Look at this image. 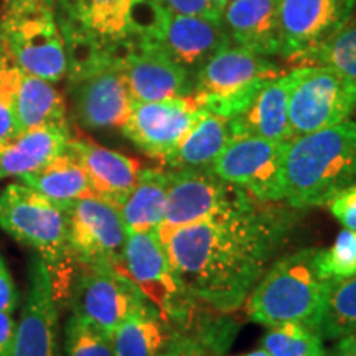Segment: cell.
Returning <instances> with one entry per match:
<instances>
[{
    "mask_svg": "<svg viewBox=\"0 0 356 356\" xmlns=\"http://www.w3.org/2000/svg\"><path fill=\"white\" fill-rule=\"evenodd\" d=\"M273 204L252 200L159 236L178 282L195 300L222 314L246 302L289 229L286 213Z\"/></svg>",
    "mask_w": 356,
    "mask_h": 356,
    "instance_id": "6da1fadb",
    "label": "cell"
},
{
    "mask_svg": "<svg viewBox=\"0 0 356 356\" xmlns=\"http://www.w3.org/2000/svg\"><path fill=\"white\" fill-rule=\"evenodd\" d=\"M356 181V122L292 137L284 155V203L296 210L325 207Z\"/></svg>",
    "mask_w": 356,
    "mask_h": 356,
    "instance_id": "7a4b0ae2",
    "label": "cell"
},
{
    "mask_svg": "<svg viewBox=\"0 0 356 356\" xmlns=\"http://www.w3.org/2000/svg\"><path fill=\"white\" fill-rule=\"evenodd\" d=\"M142 3L144 0H55L70 78L122 60L139 40Z\"/></svg>",
    "mask_w": 356,
    "mask_h": 356,
    "instance_id": "3957f363",
    "label": "cell"
},
{
    "mask_svg": "<svg viewBox=\"0 0 356 356\" xmlns=\"http://www.w3.org/2000/svg\"><path fill=\"white\" fill-rule=\"evenodd\" d=\"M0 228L37 252L58 307L68 305L78 266L70 246L66 210L22 181H13L0 191Z\"/></svg>",
    "mask_w": 356,
    "mask_h": 356,
    "instance_id": "277c9868",
    "label": "cell"
},
{
    "mask_svg": "<svg viewBox=\"0 0 356 356\" xmlns=\"http://www.w3.org/2000/svg\"><path fill=\"white\" fill-rule=\"evenodd\" d=\"M317 248H305L280 257L256 284L246 299L251 322L270 328L296 322L318 332L335 282L320 273Z\"/></svg>",
    "mask_w": 356,
    "mask_h": 356,
    "instance_id": "5b68a950",
    "label": "cell"
},
{
    "mask_svg": "<svg viewBox=\"0 0 356 356\" xmlns=\"http://www.w3.org/2000/svg\"><path fill=\"white\" fill-rule=\"evenodd\" d=\"M0 42L25 73L50 83L68 74V56L55 10L43 0H6Z\"/></svg>",
    "mask_w": 356,
    "mask_h": 356,
    "instance_id": "8992f818",
    "label": "cell"
},
{
    "mask_svg": "<svg viewBox=\"0 0 356 356\" xmlns=\"http://www.w3.org/2000/svg\"><path fill=\"white\" fill-rule=\"evenodd\" d=\"M284 71L273 58L229 44L204 63L193 79L191 97L207 113L233 119Z\"/></svg>",
    "mask_w": 356,
    "mask_h": 356,
    "instance_id": "52a82bcc",
    "label": "cell"
},
{
    "mask_svg": "<svg viewBox=\"0 0 356 356\" xmlns=\"http://www.w3.org/2000/svg\"><path fill=\"white\" fill-rule=\"evenodd\" d=\"M137 24V43L154 44L193 79L213 55L233 44L222 19L173 13L155 0H144Z\"/></svg>",
    "mask_w": 356,
    "mask_h": 356,
    "instance_id": "ba28073f",
    "label": "cell"
},
{
    "mask_svg": "<svg viewBox=\"0 0 356 356\" xmlns=\"http://www.w3.org/2000/svg\"><path fill=\"white\" fill-rule=\"evenodd\" d=\"M124 269L172 327L188 323L195 299L178 282L157 231L127 234Z\"/></svg>",
    "mask_w": 356,
    "mask_h": 356,
    "instance_id": "9c48e42d",
    "label": "cell"
},
{
    "mask_svg": "<svg viewBox=\"0 0 356 356\" xmlns=\"http://www.w3.org/2000/svg\"><path fill=\"white\" fill-rule=\"evenodd\" d=\"M66 215L71 252L78 267L126 273L127 231L115 204L89 195L71 204Z\"/></svg>",
    "mask_w": 356,
    "mask_h": 356,
    "instance_id": "30bf717a",
    "label": "cell"
},
{
    "mask_svg": "<svg viewBox=\"0 0 356 356\" xmlns=\"http://www.w3.org/2000/svg\"><path fill=\"white\" fill-rule=\"evenodd\" d=\"M168 172L170 184L167 207L162 225L157 229L159 236L210 220L256 200L248 191L228 184L208 168H168Z\"/></svg>",
    "mask_w": 356,
    "mask_h": 356,
    "instance_id": "8fae6325",
    "label": "cell"
},
{
    "mask_svg": "<svg viewBox=\"0 0 356 356\" xmlns=\"http://www.w3.org/2000/svg\"><path fill=\"white\" fill-rule=\"evenodd\" d=\"M356 111V84L328 66H304L289 101L292 137L337 126Z\"/></svg>",
    "mask_w": 356,
    "mask_h": 356,
    "instance_id": "7c38bea8",
    "label": "cell"
},
{
    "mask_svg": "<svg viewBox=\"0 0 356 356\" xmlns=\"http://www.w3.org/2000/svg\"><path fill=\"white\" fill-rule=\"evenodd\" d=\"M287 140L233 137L208 170L248 191L262 203L284 202V155Z\"/></svg>",
    "mask_w": 356,
    "mask_h": 356,
    "instance_id": "4fadbf2b",
    "label": "cell"
},
{
    "mask_svg": "<svg viewBox=\"0 0 356 356\" xmlns=\"http://www.w3.org/2000/svg\"><path fill=\"white\" fill-rule=\"evenodd\" d=\"M147 302L144 293L126 273L78 267L68 307H71V314L113 335L129 314Z\"/></svg>",
    "mask_w": 356,
    "mask_h": 356,
    "instance_id": "5bb4252c",
    "label": "cell"
},
{
    "mask_svg": "<svg viewBox=\"0 0 356 356\" xmlns=\"http://www.w3.org/2000/svg\"><path fill=\"white\" fill-rule=\"evenodd\" d=\"M204 114L191 96L134 102L121 131L147 157L163 163Z\"/></svg>",
    "mask_w": 356,
    "mask_h": 356,
    "instance_id": "9a60e30c",
    "label": "cell"
},
{
    "mask_svg": "<svg viewBox=\"0 0 356 356\" xmlns=\"http://www.w3.org/2000/svg\"><path fill=\"white\" fill-rule=\"evenodd\" d=\"M356 0H280L279 56L293 63L327 40L353 17Z\"/></svg>",
    "mask_w": 356,
    "mask_h": 356,
    "instance_id": "2e32d148",
    "label": "cell"
},
{
    "mask_svg": "<svg viewBox=\"0 0 356 356\" xmlns=\"http://www.w3.org/2000/svg\"><path fill=\"white\" fill-rule=\"evenodd\" d=\"M76 121L91 131L121 129L132 109V97L119 63H109L70 78Z\"/></svg>",
    "mask_w": 356,
    "mask_h": 356,
    "instance_id": "e0dca14e",
    "label": "cell"
},
{
    "mask_svg": "<svg viewBox=\"0 0 356 356\" xmlns=\"http://www.w3.org/2000/svg\"><path fill=\"white\" fill-rule=\"evenodd\" d=\"M12 356H65L60 337V307L38 256L29 267V286Z\"/></svg>",
    "mask_w": 356,
    "mask_h": 356,
    "instance_id": "ac0fdd59",
    "label": "cell"
},
{
    "mask_svg": "<svg viewBox=\"0 0 356 356\" xmlns=\"http://www.w3.org/2000/svg\"><path fill=\"white\" fill-rule=\"evenodd\" d=\"M134 102L191 96L193 76L149 43H136L119 61Z\"/></svg>",
    "mask_w": 356,
    "mask_h": 356,
    "instance_id": "d6986e66",
    "label": "cell"
},
{
    "mask_svg": "<svg viewBox=\"0 0 356 356\" xmlns=\"http://www.w3.org/2000/svg\"><path fill=\"white\" fill-rule=\"evenodd\" d=\"M304 66H297L280 76L270 79L254 101L229 119V129L233 137H261L269 140H289V101L292 89L299 81Z\"/></svg>",
    "mask_w": 356,
    "mask_h": 356,
    "instance_id": "ffe728a7",
    "label": "cell"
},
{
    "mask_svg": "<svg viewBox=\"0 0 356 356\" xmlns=\"http://www.w3.org/2000/svg\"><path fill=\"white\" fill-rule=\"evenodd\" d=\"M68 150L86 172L92 193L118 208L121 207L139 178L140 163L136 159L81 137H71Z\"/></svg>",
    "mask_w": 356,
    "mask_h": 356,
    "instance_id": "44dd1931",
    "label": "cell"
},
{
    "mask_svg": "<svg viewBox=\"0 0 356 356\" xmlns=\"http://www.w3.org/2000/svg\"><path fill=\"white\" fill-rule=\"evenodd\" d=\"M280 0H229L222 10L231 43L262 56H279Z\"/></svg>",
    "mask_w": 356,
    "mask_h": 356,
    "instance_id": "7402d4cb",
    "label": "cell"
},
{
    "mask_svg": "<svg viewBox=\"0 0 356 356\" xmlns=\"http://www.w3.org/2000/svg\"><path fill=\"white\" fill-rule=\"evenodd\" d=\"M68 124L30 129L0 140V180L20 178L47 165L68 149Z\"/></svg>",
    "mask_w": 356,
    "mask_h": 356,
    "instance_id": "603a6c76",
    "label": "cell"
},
{
    "mask_svg": "<svg viewBox=\"0 0 356 356\" xmlns=\"http://www.w3.org/2000/svg\"><path fill=\"white\" fill-rule=\"evenodd\" d=\"M170 172L165 168L142 167L136 185L119 207L127 234L157 231L167 207Z\"/></svg>",
    "mask_w": 356,
    "mask_h": 356,
    "instance_id": "cb8c5ba5",
    "label": "cell"
},
{
    "mask_svg": "<svg viewBox=\"0 0 356 356\" xmlns=\"http://www.w3.org/2000/svg\"><path fill=\"white\" fill-rule=\"evenodd\" d=\"M177 330L147 302L129 314L113 332L115 356H160L170 345Z\"/></svg>",
    "mask_w": 356,
    "mask_h": 356,
    "instance_id": "d4e9b609",
    "label": "cell"
},
{
    "mask_svg": "<svg viewBox=\"0 0 356 356\" xmlns=\"http://www.w3.org/2000/svg\"><path fill=\"white\" fill-rule=\"evenodd\" d=\"M19 181L63 210H68L78 200L95 195L86 172L68 149L44 167L20 177Z\"/></svg>",
    "mask_w": 356,
    "mask_h": 356,
    "instance_id": "484cf974",
    "label": "cell"
},
{
    "mask_svg": "<svg viewBox=\"0 0 356 356\" xmlns=\"http://www.w3.org/2000/svg\"><path fill=\"white\" fill-rule=\"evenodd\" d=\"M233 139L229 119L207 113L185 134L180 144L162 165L178 168H208Z\"/></svg>",
    "mask_w": 356,
    "mask_h": 356,
    "instance_id": "4316f807",
    "label": "cell"
},
{
    "mask_svg": "<svg viewBox=\"0 0 356 356\" xmlns=\"http://www.w3.org/2000/svg\"><path fill=\"white\" fill-rule=\"evenodd\" d=\"M15 109L20 131L61 126L66 121V104L55 84L20 70L15 91Z\"/></svg>",
    "mask_w": 356,
    "mask_h": 356,
    "instance_id": "83f0119b",
    "label": "cell"
},
{
    "mask_svg": "<svg viewBox=\"0 0 356 356\" xmlns=\"http://www.w3.org/2000/svg\"><path fill=\"white\" fill-rule=\"evenodd\" d=\"M292 65L328 66L356 84V17H351L330 40L297 58Z\"/></svg>",
    "mask_w": 356,
    "mask_h": 356,
    "instance_id": "f1b7e54d",
    "label": "cell"
},
{
    "mask_svg": "<svg viewBox=\"0 0 356 356\" xmlns=\"http://www.w3.org/2000/svg\"><path fill=\"white\" fill-rule=\"evenodd\" d=\"M261 343L270 356H323L327 353L322 335L296 322L270 327Z\"/></svg>",
    "mask_w": 356,
    "mask_h": 356,
    "instance_id": "f546056e",
    "label": "cell"
},
{
    "mask_svg": "<svg viewBox=\"0 0 356 356\" xmlns=\"http://www.w3.org/2000/svg\"><path fill=\"white\" fill-rule=\"evenodd\" d=\"M356 330V275L333 286L318 333L322 338L338 340Z\"/></svg>",
    "mask_w": 356,
    "mask_h": 356,
    "instance_id": "4dcf8cb0",
    "label": "cell"
},
{
    "mask_svg": "<svg viewBox=\"0 0 356 356\" xmlns=\"http://www.w3.org/2000/svg\"><path fill=\"white\" fill-rule=\"evenodd\" d=\"M65 356H115L113 338L78 315L71 314L65 325Z\"/></svg>",
    "mask_w": 356,
    "mask_h": 356,
    "instance_id": "1f68e13d",
    "label": "cell"
},
{
    "mask_svg": "<svg viewBox=\"0 0 356 356\" xmlns=\"http://www.w3.org/2000/svg\"><path fill=\"white\" fill-rule=\"evenodd\" d=\"M315 261L325 277L341 282L356 275V231L343 229L328 248H317Z\"/></svg>",
    "mask_w": 356,
    "mask_h": 356,
    "instance_id": "d6a6232c",
    "label": "cell"
},
{
    "mask_svg": "<svg viewBox=\"0 0 356 356\" xmlns=\"http://www.w3.org/2000/svg\"><path fill=\"white\" fill-rule=\"evenodd\" d=\"M20 68L0 42V140L17 137L20 131L15 109V91Z\"/></svg>",
    "mask_w": 356,
    "mask_h": 356,
    "instance_id": "836d02e7",
    "label": "cell"
},
{
    "mask_svg": "<svg viewBox=\"0 0 356 356\" xmlns=\"http://www.w3.org/2000/svg\"><path fill=\"white\" fill-rule=\"evenodd\" d=\"M325 208L345 229L356 231V181L333 195Z\"/></svg>",
    "mask_w": 356,
    "mask_h": 356,
    "instance_id": "e575fe53",
    "label": "cell"
},
{
    "mask_svg": "<svg viewBox=\"0 0 356 356\" xmlns=\"http://www.w3.org/2000/svg\"><path fill=\"white\" fill-rule=\"evenodd\" d=\"M204 338L185 335V333L177 332L170 345L160 356H215L216 350H211Z\"/></svg>",
    "mask_w": 356,
    "mask_h": 356,
    "instance_id": "d590c367",
    "label": "cell"
},
{
    "mask_svg": "<svg viewBox=\"0 0 356 356\" xmlns=\"http://www.w3.org/2000/svg\"><path fill=\"white\" fill-rule=\"evenodd\" d=\"M160 6L173 13L181 15H198L207 19H221V13L216 10L211 0H155Z\"/></svg>",
    "mask_w": 356,
    "mask_h": 356,
    "instance_id": "8d00e7d4",
    "label": "cell"
},
{
    "mask_svg": "<svg viewBox=\"0 0 356 356\" xmlns=\"http://www.w3.org/2000/svg\"><path fill=\"white\" fill-rule=\"evenodd\" d=\"M19 293H17L15 280L2 252H0V312H15Z\"/></svg>",
    "mask_w": 356,
    "mask_h": 356,
    "instance_id": "74e56055",
    "label": "cell"
},
{
    "mask_svg": "<svg viewBox=\"0 0 356 356\" xmlns=\"http://www.w3.org/2000/svg\"><path fill=\"white\" fill-rule=\"evenodd\" d=\"M19 320L13 312H0V356H12Z\"/></svg>",
    "mask_w": 356,
    "mask_h": 356,
    "instance_id": "f35d334b",
    "label": "cell"
},
{
    "mask_svg": "<svg viewBox=\"0 0 356 356\" xmlns=\"http://www.w3.org/2000/svg\"><path fill=\"white\" fill-rule=\"evenodd\" d=\"M337 351H341V353L356 356V330L348 333V335L338 338Z\"/></svg>",
    "mask_w": 356,
    "mask_h": 356,
    "instance_id": "ab89813d",
    "label": "cell"
},
{
    "mask_svg": "<svg viewBox=\"0 0 356 356\" xmlns=\"http://www.w3.org/2000/svg\"><path fill=\"white\" fill-rule=\"evenodd\" d=\"M213 2V6H215V8L218 12L221 13V17H222V10H225V7H226V3L229 2V0H211Z\"/></svg>",
    "mask_w": 356,
    "mask_h": 356,
    "instance_id": "60d3db41",
    "label": "cell"
},
{
    "mask_svg": "<svg viewBox=\"0 0 356 356\" xmlns=\"http://www.w3.org/2000/svg\"><path fill=\"white\" fill-rule=\"evenodd\" d=\"M241 356H270L269 353L264 348H259V350H254V351H249V353H244Z\"/></svg>",
    "mask_w": 356,
    "mask_h": 356,
    "instance_id": "b9f144b4",
    "label": "cell"
},
{
    "mask_svg": "<svg viewBox=\"0 0 356 356\" xmlns=\"http://www.w3.org/2000/svg\"><path fill=\"white\" fill-rule=\"evenodd\" d=\"M323 356H351V355H346V353H341V351H333V353H325Z\"/></svg>",
    "mask_w": 356,
    "mask_h": 356,
    "instance_id": "7bdbcfd3",
    "label": "cell"
},
{
    "mask_svg": "<svg viewBox=\"0 0 356 356\" xmlns=\"http://www.w3.org/2000/svg\"><path fill=\"white\" fill-rule=\"evenodd\" d=\"M44 3H48L50 7H55V0H43Z\"/></svg>",
    "mask_w": 356,
    "mask_h": 356,
    "instance_id": "ee69618b",
    "label": "cell"
},
{
    "mask_svg": "<svg viewBox=\"0 0 356 356\" xmlns=\"http://www.w3.org/2000/svg\"><path fill=\"white\" fill-rule=\"evenodd\" d=\"M215 356H216V355H215Z\"/></svg>",
    "mask_w": 356,
    "mask_h": 356,
    "instance_id": "f6af8a7d",
    "label": "cell"
}]
</instances>
